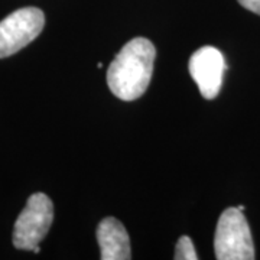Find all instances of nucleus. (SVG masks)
<instances>
[{
    "label": "nucleus",
    "instance_id": "nucleus-4",
    "mask_svg": "<svg viewBox=\"0 0 260 260\" xmlns=\"http://www.w3.org/2000/svg\"><path fill=\"white\" fill-rule=\"evenodd\" d=\"M45 26V15L38 8H22L0 22V58H8L29 45Z\"/></svg>",
    "mask_w": 260,
    "mask_h": 260
},
{
    "label": "nucleus",
    "instance_id": "nucleus-1",
    "mask_svg": "<svg viewBox=\"0 0 260 260\" xmlns=\"http://www.w3.org/2000/svg\"><path fill=\"white\" fill-rule=\"evenodd\" d=\"M155 45L146 38H133L114 56L107 70L109 88L123 102L138 100L148 90L153 62Z\"/></svg>",
    "mask_w": 260,
    "mask_h": 260
},
{
    "label": "nucleus",
    "instance_id": "nucleus-3",
    "mask_svg": "<svg viewBox=\"0 0 260 260\" xmlns=\"http://www.w3.org/2000/svg\"><path fill=\"white\" fill-rule=\"evenodd\" d=\"M54 221V204L42 192L32 194L13 227V246L19 250L39 253V244L45 239Z\"/></svg>",
    "mask_w": 260,
    "mask_h": 260
},
{
    "label": "nucleus",
    "instance_id": "nucleus-2",
    "mask_svg": "<svg viewBox=\"0 0 260 260\" xmlns=\"http://www.w3.org/2000/svg\"><path fill=\"white\" fill-rule=\"evenodd\" d=\"M214 250L218 260H253L256 257L250 227L239 207H230L220 215Z\"/></svg>",
    "mask_w": 260,
    "mask_h": 260
},
{
    "label": "nucleus",
    "instance_id": "nucleus-5",
    "mask_svg": "<svg viewBox=\"0 0 260 260\" xmlns=\"http://www.w3.org/2000/svg\"><path fill=\"white\" fill-rule=\"evenodd\" d=\"M225 70L227 65L221 51L210 45L195 51L189 59V74L207 100H213L218 95Z\"/></svg>",
    "mask_w": 260,
    "mask_h": 260
},
{
    "label": "nucleus",
    "instance_id": "nucleus-7",
    "mask_svg": "<svg viewBox=\"0 0 260 260\" xmlns=\"http://www.w3.org/2000/svg\"><path fill=\"white\" fill-rule=\"evenodd\" d=\"M174 259L177 260H197L198 254L195 251L194 243L188 237V236H182L179 237L175 247V256Z\"/></svg>",
    "mask_w": 260,
    "mask_h": 260
},
{
    "label": "nucleus",
    "instance_id": "nucleus-6",
    "mask_svg": "<svg viewBox=\"0 0 260 260\" xmlns=\"http://www.w3.org/2000/svg\"><path fill=\"white\" fill-rule=\"evenodd\" d=\"M97 242L102 260H130V239L124 225L114 217H107L97 227Z\"/></svg>",
    "mask_w": 260,
    "mask_h": 260
},
{
    "label": "nucleus",
    "instance_id": "nucleus-8",
    "mask_svg": "<svg viewBox=\"0 0 260 260\" xmlns=\"http://www.w3.org/2000/svg\"><path fill=\"white\" fill-rule=\"evenodd\" d=\"M244 9L250 10L256 15H260V0H237Z\"/></svg>",
    "mask_w": 260,
    "mask_h": 260
}]
</instances>
